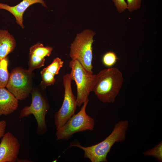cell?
Instances as JSON below:
<instances>
[{"label":"cell","instance_id":"18","mask_svg":"<svg viewBox=\"0 0 162 162\" xmlns=\"http://www.w3.org/2000/svg\"><path fill=\"white\" fill-rule=\"evenodd\" d=\"M42 77L41 84L44 86H51L55 82V75L46 70L44 68L41 71Z\"/></svg>","mask_w":162,"mask_h":162},{"label":"cell","instance_id":"12","mask_svg":"<svg viewBox=\"0 0 162 162\" xmlns=\"http://www.w3.org/2000/svg\"><path fill=\"white\" fill-rule=\"evenodd\" d=\"M16 46L15 40L7 30L0 29V60L13 52Z\"/></svg>","mask_w":162,"mask_h":162},{"label":"cell","instance_id":"6","mask_svg":"<svg viewBox=\"0 0 162 162\" xmlns=\"http://www.w3.org/2000/svg\"><path fill=\"white\" fill-rule=\"evenodd\" d=\"M31 94V104L22 109L19 118L21 119L33 115L37 123V132L39 135H43L47 130L45 117L49 106L45 98L38 91L34 90Z\"/></svg>","mask_w":162,"mask_h":162},{"label":"cell","instance_id":"19","mask_svg":"<svg viewBox=\"0 0 162 162\" xmlns=\"http://www.w3.org/2000/svg\"><path fill=\"white\" fill-rule=\"evenodd\" d=\"M162 142H160L153 148L145 152L144 154L146 155L153 156L159 161H162Z\"/></svg>","mask_w":162,"mask_h":162},{"label":"cell","instance_id":"13","mask_svg":"<svg viewBox=\"0 0 162 162\" xmlns=\"http://www.w3.org/2000/svg\"><path fill=\"white\" fill-rule=\"evenodd\" d=\"M52 50L51 47L44 46L42 44L38 43L30 48L29 55H34L44 58L50 56Z\"/></svg>","mask_w":162,"mask_h":162},{"label":"cell","instance_id":"22","mask_svg":"<svg viewBox=\"0 0 162 162\" xmlns=\"http://www.w3.org/2000/svg\"><path fill=\"white\" fill-rule=\"evenodd\" d=\"M7 123L4 120L0 121V138H1L5 133Z\"/></svg>","mask_w":162,"mask_h":162},{"label":"cell","instance_id":"17","mask_svg":"<svg viewBox=\"0 0 162 162\" xmlns=\"http://www.w3.org/2000/svg\"><path fill=\"white\" fill-rule=\"evenodd\" d=\"M118 58L116 53L112 51L106 53L102 58V62L105 66L110 68L115 64Z\"/></svg>","mask_w":162,"mask_h":162},{"label":"cell","instance_id":"20","mask_svg":"<svg viewBox=\"0 0 162 162\" xmlns=\"http://www.w3.org/2000/svg\"><path fill=\"white\" fill-rule=\"evenodd\" d=\"M127 9L130 12L140 8L141 7L142 0H127Z\"/></svg>","mask_w":162,"mask_h":162},{"label":"cell","instance_id":"10","mask_svg":"<svg viewBox=\"0 0 162 162\" xmlns=\"http://www.w3.org/2000/svg\"><path fill=\"white\" fill-rule=\"evenodd\" d=\"M36 3H41L43 6L47 7L44 0H23L13 6L0 3V9L7 10L12 14L15 17L17 23L23 28L24 26L23 17L24 12L30 6Z\"/></svg>","mask_w":162,"mask_h":162},{"label":"cell","instance_id":"3","mask_svg":"<svg viewBox=\"0 0 162 162\" xmlns=\"http://www.w3.org/2000/svg\"><path fill=\"white\" fill-rule=\"evenodd\" d=\"M95 33L86 29L77 34L70 46L69 56L72 60H77L88 72L93 73L92 45Z\"/></svg>","mask_w":162,"mask_h":162},{"label":"cell","instance_id":"21","mask_svg":"<svg viewBox=\"0 0 162 162\" xmlns=\"http://www.w3.org/2000/svg\"><path fill=\"white\" fill-rule=\"evenodd\" d=\"M117 10L119 13L123 12L128 8L127 3L124 0H112Z\"/></svg>","mask_w":162,"mask_h":162},{"label":"cell","instance_id":"9","mask_svg":"<svg viewBox=\"0 0 162 162\" xmlns=\"http://www.w3.org/2000/svg\"><path fill=\"white\" fill-rule=\"evenodd\" d=\"M20 148L16 137L9 131L4 133L0 143V162H17Z\"/></svg>","mask_w":162,"mask_h":162},{"label":"cell","instance_id":"16","mask_svg":"<svg viewBox=\"0 0 162 162\" xmlns=\"http://www.w3.org/2000/svg\"><path fill=\"white\" fill-rule=\"evenodd\" d=\"M63 61L61 58L56 57L53 59L50 64L44 69L55 75L58 74L59 70L63 66Z\"/></svg>","mask_w":162,"mask_h":162},{"label":"cell","instance_id":"11","mask_svg":"<svg viewBox=\"0 0 162 162\" xmlns=\"http://www.w3.org/2000/svg\"><path fill=\"white\" fill-rule=\"evenodd\" d=\"M18 100L5 87L0 88V116L9 115L18 106Z\"/></svg>","mask_w":162,"mask_h":162},{"label":"cell","instance_id":"2","mask_svg":"<svg viewBox=\"0 0 162 162\" xmlns=\"http://www.w3.org/2000/svg\"><path fill=\"white\" fill-rule=\"evenodd\" d=\"M123 81L122 74L118 68L112 67L104 69L96 74L92 91L101 102L113 103Z\"/></svg>","mask_w":162,"mask_h":162},{"label":"cell","instance_id":"8","mask_svg":"<svg viewBox=\"0 0 162 162\" xmlns=\"http://www.w3.org/2000/svg\"><path fill=\"white\" fill-rule=\"evenodd\" d=\"M31 74L20 67L13 69L10 74L6 87L18 100L25 99L31 93Z\"/></svg>","mask_w":162,"mask_h":162},{"label":"cell","instance_id":"5","mask_svg":"<svg viewBox=\"0 0 162 162\" xmlns=\"http://www.w3.org/2000/svg\"><path fill=\"white\" fill-rule=\"evenodd\" d=\"M88 101V99L83 103L79 112L74 114L63 126L57 130V140H67L75 133L93 130L94 120L86 112Z\"/></svg>","mask_w":162,"mask_h":162},{"label":"cell","instance_id":"4","mask_svg":"<svg viewBox=\"0 0 162 162\" xmlns=\"http://www.w3.org/2000/svg\"><path fill=\"white\" fill-rule=\"evenodd\" d=\"M72 80L75 82L77 91V106L80 107L88 99L95 83L96 75L87 71L77 60H71L69 63Z\"/></svg>","mask_w":162,"mask_h":162},{"label":"cell","instance_id":"15","mask_svg":"<svg viewBox=\"0 0 162 162\" xmlns=\"http://www.w3.org/2000/svg\"><path fill=\"white\" fill-rule=\"evenodd\" d=\"M29 68L27 71L32 73L34 69L44 66L45 59L34 55H29Z\"/></svg>","mask_w":162,"mask_h":162},{"label":"cell","instance_id":"1","mask_svg":"<svg viewBox=\"0 0 162 162\" xmlns=\"http://www.w3.org/2000/svg\"><path fill=\"white\" fill-rule=\"evenodd\" d=\"M128 122L122 120L117 122L111 133L104 140L98 144L88 147L82 146L78 142H73L70 147H76L84 151V157L92 162H106V156L116 142H122L125 140Z\"/></svg>","mask_w":162,"mask_h":162},{"label":"cell","instance_id":"14","mask_svg":"<svg viewBox=\"0 0 162 162\" xmlns=\"http://www.w3.org/2000/svg\"><path fill=\"white\" fill-rule=\"evenodd\" d=\"M8 57L0 60V88L5 87L8 83L10 75L8 70Z\"/></svg>","mask_w":162,"mask_h":162},{"label":"cell","instance_id":"7","mask_svg":"<svg viewBox=\"0 0 162 162\" xmlns=\"http://www.w3.org/2000/svg\"><path fill=\"white\" fill-rule=\"evenodd\" d=\"M72 80L70 74L63 77L64 92L63 102L60 108L54 115L56 130L63 126L74 114L77 106L76 97L73 93L71 84Z\"/></svg>","mask_w":162,"mask_h":162}]
</instances>
